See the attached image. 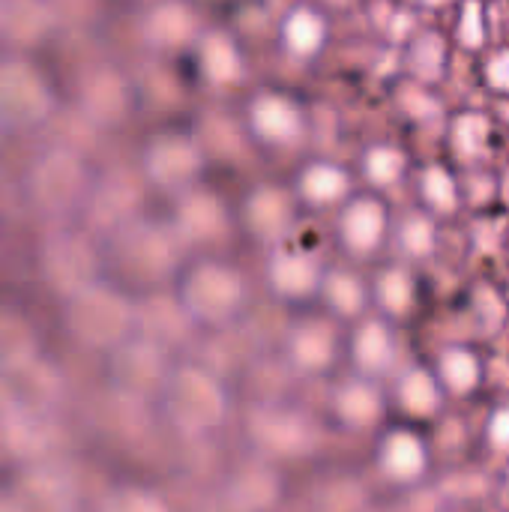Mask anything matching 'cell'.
Wrapping results in <instances>:
<instances>
[{"instance_id": "obj_22", "label": "cell", "mask_w": 509, "mask_h": 512, "mask_svg": "<svg viewBox=\"0 0 509 512\" xmlns=\"http://www.w3.org/2000/svg\"><path fill=\"white\" fill-rule=\"evenodd\" d=\"M279 36H282V48L291 57L312 60L315 54H321V48L327 42V21H324V15L318 9L300 3V6L285 12Z\"/></svg>"}, {"instance_id": "obj_23", "label": "cell", "mask_w": 509, "mask_h": 512, "mask_svg": "<svg viewBox=\"0 0 509 512\" xmlns=\"http://www.w3.org/2000/svg\"><path fill=\"white\" fill-rule=\"evenodd\" d=\"M396 405L411 420H432V417H438L441 408H444V390H441L435 372H429L423 366L408 369L399 378V384H396Z\"/></svg>"}, {"instance_id": "obj_32", "label": "cell", "mask_w": 509, "mask_h": 512, "mask_svg": "<svg viewBox=\"0 0 509 512\" xmlns=\"http://www.w3.org/2000/svg\"><path fill=\"white\" fill-rule=\"evenodd\" d=\"M336 414L351 429H372L384 414V399L372 384L351 381L336 393Z\"/></svg>"}, {"instance_id": "obj_46", "label": "cell", "mask_w": 509, "mask_h": 512, "mask_svg": "<svg viewBox=\"0 0 509 512\" xmlns=\"http://www.w3.org/2000/svg\"><path fill=\"white\" fill-rule=\"evenodd\" d=\"M0 512H21V510H18L15 498H3V495H0Z\"/></svg>"}, {"instance_id": "obj_14", "label": "cell", "mask_w": 509, "mask_h": 512, "mask_svg": "<svg viewBox=\"0 0 509 512\" xmlns=\"http://www.w3.org/2000/svg\"><path fill=\"white\" fill-rule=\"evenodd\" d=\"M114 381L126 396H144L165 381V357L162 348L150 339L120 342L114 354Z\"/></svg>"}, {"instance_id": "obj_28", "label": "cell", "mask_w": 509, "mask_h": 512, "mask_svg": "<svg viewBox=\"0 0 509 512\" xmlns=\"http://www.w3.org/2000/svg\"><path fill=\"white\" fill-rule=\"evenodd\" d=\"M336 357V333L324 321H309L291 336V360L303 372H324Z\"/></svg>"}, {"instance_id": "obj_42", "label": "cell", "mask_w": 509, "mask_h": 512, "mask_svg": "<svg viewBox=\"0 0 509 512\" xmlns=\"http://www.w3.org/2000/svg\"><path fill=\"white\" fill-rule=\"evenodd\" d=\"M486 135H489V126H486V120L477 117V114H468L465 120L456 123V141H459V147H462L465 153H477V150L483 147Z\"/></svg>"}, {"instance_id": "obj_27", "label": "cell", "mask_w": 509, "mask_h": 512, "mask_svg": "<svg viewBox=\"0 0 509 512\" xmlns=\"http://www.w3.org/2000/svg\"><path fill=\"white\" fill-rule=\"evenodd\" d=\"M0 429L3 441L18 456H39L54 441V429L45 420V414H27V411H0Z\"/></svg>"}, {"instance_id": "obj_37", "label": "cell", "mask_w": 509, "mask_h": 512, "mask_svg": "<svg viewBox=\"0 0 509 512\" xmlns=\"http://www.w3.org/2000/svg\"><path fill=\"white\" fill-rule=\"evenodd\" d=\"M363 171L375 186H393L405 171V156L396 147H372L363 159Z\"/></svg>"}, {"instance_id": "obj_38", "label": "cell", "mask_w": 509, "mask_h": 512, "mask_svg": "<svg viewBox=\"0 0 509 512\" xmlns=\"http://www.w3.org/2000/svg\"><path fill=\"white\" fill-rule=\"evenodd\" d=\"M420 195L423 201L438 210V213H453L456 210V186L444 168H429L420 177Z\"/></svg>"}, {"instance_id": "obj_3", "label": "cell", "mask_w": 509, "mask_h": 512, "mask_svg": "<svg viewBox=\"0 0 509 512\" xmlns=\"http://www.w3.org/2000/svg\"><path fill=\"white\" fill-rule=\"evenodd\" d=\"M90 186V174L84 156L75 147L57 144L48 147L30 168L27 189L36 207L45 213H66L72 210Z\"/></svg>"}, {"instance_id": "obj_45", "label": "cell", "mask_w": 509, "mask_h": 512, "mask_svg": "<svg viewBox=\"0 0 509 512\" xmlns=\"http://www.w3.org/2000/svg\"><path fill=\"white\" fill-rule=\"evenodd\" d=\"M489 84L498 87V90H504V93H509V51L498 54V57L489 63Z\"/></svg>"}, {"instance_id": "obj_24", "label": "cell", "mask_w": 509, "mask_h": 512, "mask_svg": "<svg viewBox=\"0 0 509 512\" xmlns=\"http://www.w3.org/2000/svg\"><path fill=\"white\" fill-rule=\"evenodd\" d=\"M297 192L312 207H330L348 198L351 177L345 168L333 162H309L297 177Z\"/></svg>"}, {"instance_id": "obj_17", "label": "cell", "mask_w": 509, "mask_h": 512, "mask_svg": "<svg viewBox=\"0 0 509 512\" xmlns=\"http://www.w3.org/2000/svg\"><path fill=\"white\" fill-rule=\"evenodd\" d=\"M57 24L48 0H0V39L12 48L42 45Z\"/></svg>"}, {"instance_id": "obj_21", "label": "cell", "mask_w": 509, "mask_h": 512, "mask_svg": "<svg viewBox=\"0 0 509 512\" xmlns=\"http://www.w3.org/2000/svg\"><path fill=\"white\" fill-rule=\"evenodd\" d=\"M15 504L21 512H75V489L63 474L36 468L21 477Z\"/></svg>"}, {"instance_id": "obj_6", "label": "cell", "mask_w": 509, "mask_h": 512, "mask_svg": "<svg viewBox=\"0 0 509 512\" xmlns=\"http://www.w3.org/2000/svg\"><path fill=\"white\" fill-rule=\"evenodd\" d=\"M75 105L84 123L96 129H114L129 120L135 105V87L117 66L99 63L78 78Z\"/></svg>"}, {"instance_id": "obj_36", "label": "cell", "mask_w": 509, "mask_h": 512, "mask_svg": "<svg viewBox=\"0 0 509 512\" xmlns=\"http://www.w3.org/2000/svg\"><path fill=\"white\" fill-rule=\"evenodd\" d=\"M363 489L360 483L348 480V477H339V480H330L321 486L318 492V512H360L363 507Z\"/></svg>"}, {"instance_id": "obj_5", "label": "cell", "mask_w": 509, "mask_h": 512, "mask_svg": "<svg viewBox=\"0 0 509 512\" xmlns=\"http://www.w3.org/2000/svg\"><path fill=\"white\" fill-rule=\"evenodd\" d=\"M141 171L147 183L165 192H186L204 171V147L186 132H159L141 153Z\"/></svg>"}, {"instance_id": "obj_12", "label": "cell", "mask_w": 509, "mask_h": 512, "mask_svg": "<svg viewBox=\"0 0 509 512\" xmlns=\"http://www.w3.org/2000/svg\"><path fill=\"white\" fill-rule=\"evenodd\" d=\"M192 54L198 75L216 90H231L246 78V57L240 51V42L228 30H201Z\"/></svg>"}, {"instance_id": "obj_43", "label": "cell", "mask_w": 509, "mask_h": 512, "mask_svg": "<svg viewBox=\"0 0 509 512\" xmlns=\"http://www.w3.org/2000/svg\"><path fill=\"white\" fill-rule=\"evenodd\" d=\"M486 441L495 453H509V405L492 411L486 426Z\"/></svg>"}, {"instance_id": "obj_11", "label": "cell", "mask_w": 509, "mask_h": 512, "mask_svg": "<svg viewBox=\"0 0 509 512\" xmlns=\"http://www.w3.org/2000/svg\"><path fill=\"white\" fill-rule=\"evenodd\" d=\"M60 399V378L54 366L30 357L6 372H0V411H27L48 414V408Z\"/></svg>"}, {"instance_id": "obj_40", "label": "cell", "mask_w": 509, "mask_h": 512, "mask_svg": "<svg viewBox=\"0 0 509 512\" xmlns=\"http://www.w3.org/2000/svg\"><path fill=\"white\" fill-rule=\"evenodd\" d=\"M102 512H171L168 504L153 495V492H144V489H120L114 495L105 498Z\"/></svg>"}, {"instance_id": "obj_26", "label": "cell", "mask_w": 509, "mask_h": 512, "mask_svg": "<svg viewBox=\"0 0 509 512\" xmlns=\"http://www.w3.org/2000/svg\"><path fill=\"white\" fill-rule=\"evenodd\" d=\"M135 321L141 324L144 339L156 342L159 348H162V345H171V342H177V339H183L186 330H189V312L183 309V303L168 300V297H153V300H147V303L135 312Z\"/></svg>"}, {"instance_id": "obj_13", "label": "cell", "mask_w": 509, "mask_h": 512, "mask_svg": "<svg viewBox=\"0 0 509 512\" xmlns=\"http://www.w3.org/2000/svg\"><path fill=\"white\" fill-rule=\"evenodd\" d=\"M120 258L135 276L159 279L174 267L177 252H174L171 237L162 228L132 222V225H123L120 231Z\"/></svg>"}, {"instance_id": "obj_39", "label": "cell", "mask_w": 509, "mask_h": 512, "mask_svg": "<svg viewBox=\"0 0 509 512\" xmlns=\"http://www.w3.org/2000/svg\"><path fill=\"white\" fill-rule=\"evenodd\" d=\"M399 243L411 258H426L435 249V228L426 216H408L399 228Z\"/></svg>"}, {"instance_id": "obj_16", "label": "cell", "mask_w": 509, "mask_h": 512, "mask_svg": "<svg viewBox=\"0 0 509 512\" xmlns=\"http://www.w3.org/2000/svg\"><path fill=\"white\" fill-rule=\"evenodd\" d=\"M174 231L189 243H213L228 231L225 204L207 189H186L180 192L174 210Z\"/></svg>"}, {"instance_id": "obj_18", "label": "cell", "mask_w": 509, "mask_h": 512, "mask_svg": "<svg viewBox=\"0 0 509 512\" xmlns=\"http://www.w3.org/2000/svg\"><path fill=\"white\" fill-rule=\"evenodd\" d=\"M243 222L246 228L261 237V240H279L282 234H288L291 222H294V204L291 195L273 183L255 186L246 201H243Z\"/></svg>"}, {"instance_id": "obj_20", "label": "cell", "mask_w": 509, "mask_h": 512, "mask_svg": "<svg viewBox=\"0 0 509 512\" xmlns=\"http://www.w3.org/2000/svg\"><path fill=\"white\" fill-rule=\"evenodd\" d=\"M378 465L381 474L399 486H411L417 483L426 468H429V450L423 444V438L411 429H393L378 450Z\"/></svg>"}, {"instance_id": "obj_44", "label": "cell", "mask_w": 509, "mask_h": 512, "mask_svg": "<svg viewBox=\"0 0 509 512\" xmlns=\"http://www.w3.org/2000/svg\"><path fill=\"white\" fill-rule=\"evenodd\" d=\"M462 42L468 48H477L483 42V24H480V6L471 3L465 9V21H462Z\"/></svg>"}, {"instance_id": "obj_30", "label": "cell", "mask_w": 509, "mask_h": 512, "mask_svg": "<svg viewBox=\"0 0 509 512\" xmlns=\"http://www.w3.org/2000/svg\"><path fill=\"white\" fill-rule=\"evenodd\" d=\"M279 501V480L264 468L240 471L228 486V507L234 512H267Z\"/></svg>"}, {"instance_id": "obj_9", "label": "cell", "mask_w": 509, "mask_h": 512, "mask_svg": "<svg viewBox=\"0 0 509 512\" xmlns=\"http://www.w3.org/2000/svg\"><path fill=\"white\" fill-rule=\"evenodd\" d=\"M246 129L267 147H291L306 132L303 108L282 90H258L246 102Z\"/></svg>"}, {"instance_id": "obj_8", "label": "cell", "mask_w": 509, "mask_h": 512, "mask_svg": "<svg viewBox=\"0 0 509 512\" xmlns=\"http://www.w3.org/2000/svg\"><path fill=\"white\" fill-rule=\"evenodd\" d=\"M42 270L51 288L72 297L96 282V252L84 234H54L42 249Z\"/></svg>"}, {"instance_id": "obj_15", "label": "cell", "mask_w": 509, "mask_h": 512, "mask_svg": "<svg viewBox=\"0 0 509 512\" xmlns=\"http://www.w3.org/2000/svg\"><path fill=\"white\" fill-rule=\"evenodd\" d=\"M249 432L255 444L273 456H300L315 441L309 423L285 408H258L249 420Z\"/></svg>"}, {"instance_id": "obj_31", "label": "cell", "mask_w": 509, "mask_h": 512, "mask_svg": "<svg viewBox=\"0 0 509 512\" xmlns=\"http://www.w3.org/2000/svg\"><path fill=\"white\" fill-rule=\"evenodd\" d=\"M441 390L453 396H471L483 381V363L471 348H444L435 366Z\"/></svg>"}, {"instance_id": "obj_2", "label": "cell", "mask_w": 509, "mask_h": 512, "mask_svg": "<svg viewBox=\"0 0 509 512\" xmlns=\"http://www.w3.org/2000/svg\"><path fill=\"white\" fill-rule=\"evenodd\" d=\"M66 321L78 342L90 348H111L129 336L135 324V309L117 291L93 282L90 288L69 297Z\"/></svg>"}, {"instance_id": "obj_34", "label": "cell", "mask_w": 509, "mask_h": 512, "mask_svg": "<svg viewBox=\"0 0 509 512\" xmlns=\"http://www.w3.org/2000/svg\"><path fill=\"white\" fill-rule=\"evenodd\" d=\"M36 357L33 354V330L24 318L12 312H0V372Z\"/></svg>"}, {"instance_id": "obj_19", "label": "cell", "mask_w": 509, "mask_h": 512, "mask_svg": "<svg viewBox=\"0 0 509 512\" xmlns=\"http://www.w3.org/2000/svg\"><path fill=\"white\" fill-rule=\"evenodd\" d=\"M387 234V207L378 198H354L339 216V237L348 252L369 255L381 246Z\"/></svg>"}, {"instance_id": "obj_7", "label": "cell", "mask_w": 509, "mask_h": 512, "mask_svg": "<svg viewBox=\"0 0 509 512\" xmlns=\"http://www.w3.org/2000/svg\"><path fill=\"white\" fill-rule=\"evenodd\" d=\"M243 297H246V288L237 270L216 264V261H204L186 276L180 303L189 312V318L219 324V321H228L243 306Z\"/></svg>"}, {"instance_id": "obj_33", "label": "cell", "mask_w": 509, "mask_h": 512, "mask_svg": "<svg viewBox=\"0 0 509 512\" xmlns=\"http://www.w3.org/2000/svg\"><path fill=\"white\" fill-rule=\"evenodd\" d=\"M375 300L393 318H408L417 306V282L408 270L390 267L375 279Z\"/></svg>"}, {"instance_id": "obj_10", "label": "cell", "mask_w": 509, "mask_h": 512, "mask_svg": "<svg viewBox=\"0 0 509 512\" xmlns=\"http://www.w3.org/2000/svg\"><path fill=\"white\" fill-rule=\"evenodd\" d=\"M201 30V15L189 0H156L141 18V39L156 54L192 51Z\"/></svg>"}, {"instance_id": "obj_4", "label": "cell", "mask_w": 509, "mask_h": 512, "mask_svg": "<svg viewBox=\"0 0 509 512\" xmlns=\"http://www.w3.org/2000/svg\"><path fill=\"white\" fill-rule=\"evenodd\" d=\"M165 408L183 432H210L225 420L228 402L210 372L183 366L165 381Z\"/></svg>"}, {"instance_id": "obj_1", "label": "cell", "mask_w": 509, "mask_h": 512, "mask_svg": "<svg viewBox=\"0 0 509 512\" xmlns=\"http://www.w3.org/2000/svg\"><path fill=\"white\" fill-rule=\"evenodd\" d=\"M54 117V90L45 72L24 54L0 57V126L27 132Z\"/></svg>"}, {"instance_id": "obj_41", "label": "cell", "mask_w": 509, "mask_h": 512, "mask_svg": "<svg viewBox=\"0 0 509 512\" xmlns=\"http://www.w3.org/2000/svg\"><path fill=\"white\" fill-rule=\"evenodd\" d=\"M444 66V48L438 36H426L414 45V69L423 78H438Z\"/></svg>"}, {"instance_id": "obj_25", "label": "cell", "mask_w": 509, "mask_h": 512, "mask_svg": "<svg viewBox=\"0 0 509 512\" xmlns=\"http://www.w3.org/2000/svg\"><path fill=\"white\" fill-rule=\"evenodd\" d=\"M267 273L270 285L285 297H306L321 285V267L306 252H276Z\"/></svg>"}, {"instance_id": "obj_35", "label": "cell", "mask_w": 509, "mask_h": 512, "mask_svg": "<svg viewBox=\"0 0 509 512\" xmlns=\"http://www.w3.org/2000/svg\"><path fill=\"white\" fill-rule=\"evenodd\" d=\"M321 288H324V297H327L330 309H336L345 318L360 315L363 306H366V288L348 270H333L327 279H321Z\"/></svg>"}, {"instance_id": "obj_29", "label": "cell", "mask_w": 509, "mask_h": 512, "mask_svg": "<svg viewBox=\"0 0 509 512\" xmlns=\"http://www.w3.org/2000/svg\"><path fill=\"white\" fill-rule=\"evenodd\" d=\"M351 357H354L357 369H363L369 375L387 372L396 360V342H393L390 327L381 321L360 324L351 339Z\"/></svg>"}]
</instances>
